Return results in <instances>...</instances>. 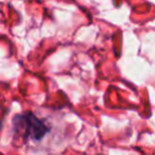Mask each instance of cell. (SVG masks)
I'll list each match as a JSON object with an SVG mask.
<instances>
[{
    "label": "cell",
    "instance_id": "6da1fadb",
    "mask_svg": "<svg viewBox=\"0 0 155 155\" xmlns=\"http://www.w3.org/2000/svg\"><path fill=\"white\" fill-rule=\"evenodd\" d=\"M13 127L16 134L21 136L25 142H39L50 130L42 120L33 114L17 115L13 119Z\"/></svg>",
    "mask_w": 155,
    "mask_h": 155
}]
</instances>
